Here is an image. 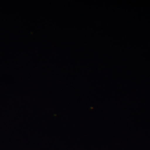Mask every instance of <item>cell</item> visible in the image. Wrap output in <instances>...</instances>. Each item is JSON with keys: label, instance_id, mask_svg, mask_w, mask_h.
Returning <instances> with one entry per match:
<instances>
[]
</instances>
